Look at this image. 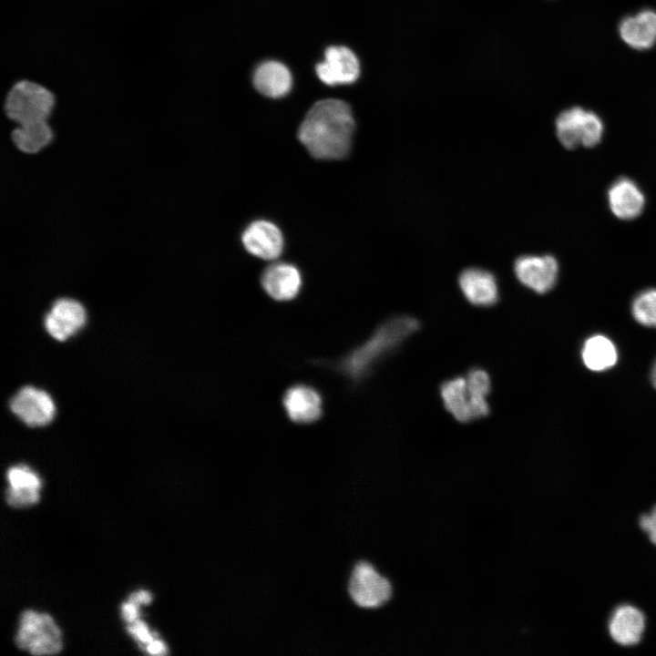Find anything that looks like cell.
I'll return each instance as SVG.
<instances>
[{
	"label": "cell",
	"mask_w": 656,
	"mask_h": 656,
	"mask_svg": "<svg viewBox=\"0 0 656 656\" xmlns=\"http://www.w3.org/2000/svg\"><path fill=\"white\" fill-rule=\"evenodd\" d=\"M354 119L350 106L340 99L317 101L307 112L298 138L317 159H338L350 150Z\"/></svg>",
	"instance_id": "6da1fadb"
},
{
	"label": "cell",
	"mask_w": 656,
	"mask_h": 656,
	"mask_svg": "<svg viewBox=\"0 0 656 656\" xmlns=\"http://www.w3.org/2000/svg\"><path fill=\"white\" fill-rule=\"evenodd\" d=\"M421 327L410 315H395L382 323L364 343L350 351L333 365V369L357 384L374 367L398 351L404 342Z\"/></svg>",
	"instance_id": "7a4b0ae2"
},
{
	"label": "cell",
	"mask_w": 656,
	"mask_h": 656,
	"mask_svg": "<svg viewBox=\"0 0 656 656\" xmlns=\"http://www.w3.org/2000/svg\"><path fill=\"white\" fill-rule=\"evenodd\" d=\"M55 97L45 87L28 80L17 82L9 90L5 111L17 125L47 121Z\"/></svg>",
	"instance_id": "3957f363"
},
{
	"label": "cell",
	"mask_w": 656,
	"mask_h": 656,
	"mask_svg": "<svg viewBox=\"0 0 656 656\" xmlns=\"http://www.w3.org/2000/svg\"><path fill=\"white\" fill-rule=\"evenodd\" d=\"M603 129L600 117L579 107L562 111L556 119L558 138L568 149L596 146L602 138Z\"/></svg>",
	"instance_id": "277c9868"
},
{
	"label": "cell",
	"mask_w": 656,
	"mask_h": 656,
	"mask_svg": "<svg viewBox=\"0 0 656 656\" xmlns=\"http://www.w3.org/2000/svg\"><path fill=\"white\" fill-rule=\"evenodd\" d=\"M15 643L35 655L57 653L62 647L60 631L52 618L33 610L21 614Z\"/></svg>",
	"instance_id": "5b68a950"
},
{
	"label": "cell",
	"mask_w": 656,
	"mask_h": 656,
	"mask_svg": "<svg viewBox=\"0 0 656 656\" xmlns=\"http://www.w3.org/2000/svg\"><path fill=\"white\" fill-rule=\"evenodd\" d=\"M348 591L357 606L374 609L389 600L392 596V586L373 565L361 561L355 565L351 573Z\"/></svg>",
	"instance_id": "8992f818"
},
{
	"label": "cell",
	"mask_w": 656,
	"mask_h": 656,
	"mask_svg": "<svg viewBox=\"0 0 656 656\" xmlns=\"http://www.w3.org/2000/svg\"><path fill=\"white\" fill-rule=\"evenodd\" d=\"M439 393L446 410L459 423H470L490 414L487 398L470 395L465 376L445 380L439 386Z\"/></svg>",
	"instance_id": "52a82bcc"
},
{
	"label": "cell",
	"mask_w": 656,
	"mask_h": 656,
	"mask_svg": "<svg viewBox=\"0 0 656 656\" xmlns=\"http://www.w3.org/2000/svg\"><path fill=\"white\" fill-rule=\"evenodd\" d=\"M10 409L28 426H43L55 416L56 405L44 390L34 386L21 388L11 399Z\"/></svg>",
	"instance_id": "ba28073f"
},
{
	"label": "cell",
	"mask_w": 656,
	"mask_h": 656,
	"mask_svg": "<svg viewBox=\"0 0 656 656\" xmlns=\"http://www.w3.org/2000/svg\"><path fill=\"white\" fill-rule=\"evenodd\" d=\"M320 80L329 86L348 85L360 75L356 55L343 46H331L325 49L324 59L315 67Z\"/></svg>",
	"instance_id": "9c48e42d"
},
{
	"label": "cell",
	"mask_w": 656,
	"mask_h": 656,
	"mask_svg": "<svg viewBox=\"0 0 656 656\" xmlns=\"http://www.w3.org/2000/svg\"><path fill=\"white\" fill-rule=\"evenodd\" d=\"M517 279L528 289L546 293L556 284L559 264L551 255H524L514 264Z\"/></svg>",
	"instance_id": "30bf717a"
},
{
	"label": "cell",
	"mask_w": 656,
	"mask_h": 656,
	"mask_svg": "<svg viewBox=\"0 0 656 656\" xmlns=\"http://www.w3.org/2000/svg\"><path fill=\"white\" fill-rule=\"evenodd\" d=\"M84 306L70 298H60L52 305L45 317L46 332L57 341H66L76 334L86 323Z\"/></svg>",
	"instance_id": "8fae6325"
},
{
	"label": "cell",
	"mask_w": 656,
	"mask_h": 656,
	"mask_svg": "<svg viewBox=\"0 0 656 656\" xmlns=\"http://www.w3.org/2000/svg\"><path fill=\"white\" fill-rule=\"evenodd\" d=\"M241 240L251 254L263 260L278 258L283 249L282 231L275 224L265 220L251 222L244 230Z\"/></svg>",
	"instance_id": "7c38bea8"
},
{
	"label": "cell",
	"mask_w": 656,
	"mask_h": 656,
	"mask_svg": "<svg viewBox=\"0 0 656 656\" xmlns=\"http://www.w3.org/2000/svg\"><path fill=\"white\" fill-rule=\"evenodd\" d=\"M459 288L465 298L475 306L491 307L499 300L496 277L480 268L464 270L458 278Z\"/></svg>",
	"instance_id": "4fadbf2b"
},
{
	"label": "cell",
	"mask_w": 656,
	"mask_h": 656,
	"mask_svg": "<svg viewBox=\"0 0 656 656\" xmlns=\"http://www.w3.org/2000/svg\"><path fill=\"white\" fill-rule=\"evenodd\" d=\"M282 404L287 415L294 423H313L322 415V397L314 388L306 384H295L287 389Z\"/></svg>",
	"instance_id": "5bb4252c"
},
{
	"label": "cell",
	"mask_w": 656,
	"mask_h": 656,
	"mask_svg": "<svg viewBox=\"0 0 656 656\" xmlns=\"http://www.w3.org/2000/svg\"><path fill=\"white\" fill-rule=\"evenodd\" d=\"M261 286L272 299L289 301L297 296L302 286L299 270L287 262L268 266L261 275Z\"/></svg>",
	"instance_id": "9a60e30c"
},
{
	"label": "cell",
	"mask_w": 656,
	"mask_h": 656,
	"mask_svg": "<svg viewBox=\"0 0 656 656\" xmlns=\"http://www.w3.org/2000/svg\"><path fill=\"white\" fill-rule=\"evenodd\" d=\"M608 628L615 642L622 646H632L641 640L645 629V617L634 606L620 605L612 612Z\"/></svg>",
	"instance_id": "2e32d148"
},
{
	"label": "cell",
	"mask_w": 656,
	"mask_h": 656,
	"mask_svg": "<svg viewBox=\"0 0 656 656\" xmlns=\"http://www.w3.org/2000/svg\"><path fill=\"white\" fill-rule=\"evenodd\" d=\"M608 200L612 213L621 220L638 217L645 204L643 193L628 178H620L612 183L608 191Z\"/></svg>",
	"instance_id": "e0dca14e"
},
{
	"label": "cell",
	"mask_w": 656,
	"mask_h": 656,
	"mask_svg": "<svg viewBox=\"0 0 656 656\" xmlns=\"http://www.w3.org/2000/svg\"><path fill=\"white\" fill-rule=\"evenodd\" d=\"M255 88L262 95L279 98L287 95L292 85V77L289 68L275 60L261 63L252 77Z\"/></svg>",
	"instance_id": "ac0fdd59"
},
{
	"label": "cell",
	"mask_w": 656,
	"mask_h": 656,
	"mask_svg": "<svg viewBox=\"0 0 656 656\" xmlns=\"http://www.w3.org/2000/svg\"><path fill=\"white\" fill-rule=\"evenodd\" d=\"M620 36L632 48L651 47L656 43V12L646 9L626 17L620 25Z\"/></svg>",
	"instance_id": "d6986e66"
},
{
	"label": "cell",
	"mask_w": 656,
	"mask_h": 656,
	"mask_svg": "<svg viewBox=\"0 0 656 656\" xmlns=\"http://www.w3.org/2000/svg\"><path fill=\"white\" fill-rule=\"evenodd\" d=\"M581 357L587 368L594 372H601L616 364L618 353L614 343L608 337L596 334L585 341Z\"/></svg>",
	"instance_id": "ffe728a7"
},
{
	"label": "cell",
	"mask_w": 656,
	"mask_h": 656,
	"mask_svg": "<svg viewBox=\"0 0 656 656\" xmlns=\"http://www.w3.org/2000/svg\"><path fill=\"white\" fill-rule=\"evenodd\" d=\"M53 131L47 121L17 125L11 133L15 148L26 154H36L51 143Z\"/></svg>",
	"instance_id": "44dd1931"
},
{
	"label": "cell",
	"mask_w": 656,
	"mask_h": 656,
	"mask_svg": "<svg viewBox=\"0 0 656 656\" xmlns=\"http://www.w3.org/2000/svg\"><path fill=\"white\" fill-rule=\"evenodd\" d=\"M631 312L638 323L656 328V289L639 293L632 302Z\"/></svg>",
	"instance_id": "7402d4cb"
},
{
	"label": "cell",
	"mask_w": 656,
	"mask_h": 656,
	"mask_svg": "<svg viewBox=\"0 0 656 656\" xmlns=\"http://www.w3.org/2000/svg\"><path fill=\"white\" fill-rule=\"evenodd\" d=\"M466 387L471 395L487 398L491 390V380L488 373L481 367L470 368L465 375Z\"/></svg>",
	"instance_id": "603a6c76"
},
{
	"label": "cell",
	"mask_w": 656,
	"mask_h": 656,
	"mask_svg": "<svg viewBox=\"0 0 656 656\" xmlns=\"http://www.w3.org/2000/svg\"><path fill=\"white\" fill-rule=\"evenodd\" d=\"M7 479L10 487L15 488L39 489L41 487L38 476L24 465L10 467L7 471Z\"/></svg>",
	"instance_id": "cb8c5ba5"
},
{
	"label": "cell",
	"mask_w": 656,
	"mask_h": 656,
	"mask_svg": "<svg viewBox=\"0 0 656 656\" xmlns=\"http://www.w3.org/2000/svg\"><path fill=\"white\" fill-rule=\"evenodd\" d=\"M38 489L15 488L9 487L6 490V501L15 507L28 506L37 502Z\"/></svg>",
	"instance_id": "d4e9b609"
},
{
	"label": "cell",
	"mask_w": 656,
	"mask_h": 656,
	"mask_svg": "<svg viewBox=\"0 0 656 656\" xmlns=\"http://www.w3.org/2000/svg\"><path fill=\"white\" fill-rule=\"evenodd\" d=\"M128 632L134 636L145 648L146 645H148L149 642H151L155 638L154 635H152L151 632H149L147 625L138 620H136L133 622H130L128 626ZM141 645V646H142Z\"/></svg>",
	"instance_id": "484cf974"
},
{
	"label": "cell",
	"mask_w": 656,
	"mask_h": 656,
	"mask_svg": "<svg viewBox=\"0 0 656 656\" xmlns=\"http://www.w3.org/2000/svg\"><path fill=\"white\" fill-rule=\"evenodd\" d=\"M639 524L648 534L650 540L656 545V506L649 513L641 515Z\"/></svg>",
	"instance_id": "4316f807"
},
{
	"label": "cell",
	"mask_w": 656,
	"mask_h": 656,
	"mask_svg": "<svg viewBox=\"0 0 656 656\" xmlns=\"http://www.w3.org/2000/svg\"><path fill=\"white\" fill-rule=\"evenodd\" d=\"M122 614L124 620L128 623L135 621L138 617V605L128 600L122 605Z\"/></svg>",
	"instance_id": "83f0119b"
},
{
	"label": "cell",
	"mask_w": 656,
	"mask_h": 656,
	"mask_svg": "<svg viewBox=\"0 0 656 656\" xmlns=\"http://www.w3.org/2000/svg\"><path fill=\"white\" fill-rule=\"evenodd\" d=\"M146 651L154 655H165L167 650L163 642L159 640L154 639L151 642L145 646Z\"/></svg>",
	"instance_id": "f1b7e54d"
},
{
	"label": "cell",
	"mask_w": 656,
	"mask_h": 656,
	"mask_svg": "<svg viewBox=\"0 0 656 656\" xmlns=\"http://www.w3.org/2000/svg\"><path fill=\"white\" fill-rule=\"evenodd\" d=\"M129 600L138 604H148L151 600V595L146 590H140L130 595Z\"/></svg>",
	"instance_id": "f546056e"
},
{
	"label": "cell",
	"mask_w": 656,
	"mask_h": 656,
	"mask_svg": "<svg viewBox=\"0 0 656 656\" xmlns=\"http://www.w3.org/2000/svg\"><path fill=\"white\" fill-rule=\"evenodd\" d=\"M651 379L654 388L656 389V362L654 363L651 369Z\"/></svg>",
	"instance_id": "4dcf8cb0"
}]
</instances>
